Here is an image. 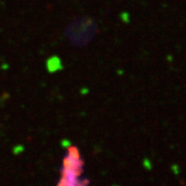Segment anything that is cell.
<instances>
[{
    "label": "cell",
    "instance_id": "obj_1",
    "mask_svg": "<svg viewBox=\"0 0 186 186\" xmlns=\"http://www.w3.org/2000/svg\"><path fill=\"white\" fill-rule=\"evenodd\" d=\"M83 172V161L77 148H68V155L64 159L62 178L58 186H87L85 181L79 182L78 178Z\"/></svg>",
    "mask_w": 186,
    "mask_h": 186
}]
</instances>
